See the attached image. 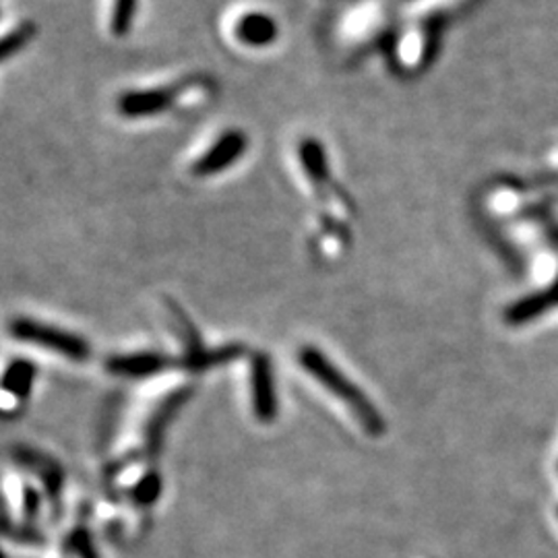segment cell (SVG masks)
I'll use <instances>...</instances> for the list:
<instances>
[{"instance_id":"6da1fadb","label":"cell","mask_w":558,"mask_h":558,"mask_svg":"<svg viewBox=\"0 0 558 558\" xmlns=\"http://www.w3.org/2000/svg\"><path fill=\"white\" fill-rule=\"evenodd\" d=\"M300 364L311 377L319 380L327 391H331L336 398L341 399V403H345L352 410L362 428H366L373 437H380L385 433V420L380 416L379 410L333 362L325 359L317 348H304L300 352Z\"/></svg>"},{"instance_id":"277c9868","label":"cell","mask_w":558,"mask_h":558,"mask_svg":"<svg viewBox=\"0 0 558 558\" xmlns=\"http://www.w3.org/2000/svg\"><path fill=\"white\" fill-rule=\"evenodd\" d=\"M248 147V137L246 133H242L240 129H230L223 131L218 141H214L205 154L193 163V174L199 179H209V177H218L221 172H226L230 166L239 163L240 158L244 156Z\"/></svg>"},{"instance_id":"52a82bcc","label":"cell","mask_w":558,"mask_h":558,"mask_svg":"<svg viewBox=\"0 0 558 558\" xmlns=\"http://www.w3.org/2000/svg\"><path fill=\"white\" fill-rule=\"evenodd\" d=\"M558 304V281L548 290V292H538V294H532V296H525V299L515 302L505 319L509 325H523L527 320L538 319L539 315H544L546 311H550L553 306Z\"/></svg>"},{"instance_id":"3957f363","label":"cell","mask_w":558,"mask_h":558,"mask_svg":"<svg viewBox=\"0 0 558 558\" xmlns=\"http://www.w3.org/2000/svg\"><path fill=\"white\" fill-rule=\"evenodd\" d=\"M11 333L15 339L40 345L46 350H52L64 359L75 360V362L89 359V345H87L85 339L77 338L69 331L57 329L52 325H46V323L29 319L13 320Z\"/></svg>"},{"instance_id":"ba28073f","label":"cell","mask_w":558,"mask_h":558,"mask_svg":"<svg viewBox=\"0 0 558 558\" xmlns=\"http://www.w3.org/2000/svg\"><path fill=\"white\" fill-rule=\"evenodd\" d=\"M110 371L117 375H126V377H143V375H154L168 366V360L158 354H137V356H119L110 360Z\"/></svg>"},{"instance_id":"30bf717a","label":"cell","mask_w":558,"mask_h":558,"mask_svg":"<svg viewBox=\"0 0 558 558\" xmlns=\"http://www.w3.org/2000/svg\"><path fill=\"white\" fill-rule=\"evenodd\" d=\"M34 36H36V23H32V21H25V23L17 25L13 32H9V34L2 38V46H0L2 60H9L11 57H15L29 41L34 40Z\"/></svg>"},{"instance_id":"9c48e42d","label":"cell","mask_w":558,"mask_h":558,"mask_svg":"<svg viewBox=\"0 0 558 558\" xmlns=\"http://www.w3.org/2000/svg\"><path fill=\"white\" fill-rule=\"evenodd\" d=\"M140 0H112V13H110V32L117 38H124L137 17Z\"/></svg>"},{"instance_id":"7a4b0ae2","label":"cell","mask_w":558,"mask_h":558,"mask_svg":"<svg viewBox=\"0 0 558 558\" xmlns=\"http://www.w3.org/2000/svg\"><path fill=\"white\" fill-rule=\"evenodd\" d=\"M201 83L197 81H186L179 85L170 87H156V89H137V92H126L119 98V112L126 119H151L163 114L172 108L179 106V101L199 89Z\"/></svg>"},{"instance_id":"8fae6325","label":"cell","mask_w":558,"mask_h":558,"mask_svg":"<svg viewBox=\"0 0 558 558\" xmlns=\"http://www.w3.org/2000/svg\"><path fill=\"white\" fill-rule=\"evenodd\" d=\"M73 546L80 553L81 558H100L96 548H94V544H92V539L87 536V532H80L73 539Z\"/></svg>"},{"instance_id":"5b68a950","label":"cell","mask_w":558,"mask_h":558,"mask_svg":"<svg viewBox=\"0 0 558 558\" xmlns=\"http://www.w3.org/2000/svg\"><path fill=\"white\" fill-rule=\"evenodd\" d=\"M253 405L260 422H271L278 412L274 373L267 356H259L253 364Z\"/></svg>"},{"instance_id":"8992f818","label":"cell","mask_w":558,"mask_h":558,"mask_svg":"<svg viewBox=\"0 0 558 558\" xmlns=\"http://www.w3.org/2000/svg\"><path fill=\"white\" fill-rule=\"evenodd\" d=\"M234 34H236V40L248 48H265L278 40L279 27L276 20L269 17L267 13L253 11L240 17Z\"/></svg>"}]
</instances>
